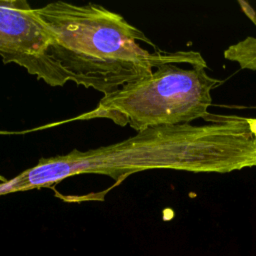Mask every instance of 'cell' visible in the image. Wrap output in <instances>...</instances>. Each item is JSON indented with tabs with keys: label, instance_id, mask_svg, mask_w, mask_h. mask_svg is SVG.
Here are the masks:
<instances>
[{
	"label": "cell",
	"instance_id": "6da1fadb",
	"mask_svg": "<svg viewBox=\"0 0 256 256\" xmlns=\"http://www.w3.org/2000/svg\"><path fill=\"white\" fill-rule=\"evenodd\" d=\"M51 36L47 55L68 81L110 95L165 64L207 68L199 52H150L156 46L125 18L101 5L56 1L35 9Z\"/></svg>",
	"mask_w": 256,
	"mask_h": 256
},
{
	"label": "cell",
	"instance_id": "7a4b0ae2",
	"mask_svg": "<svg viewBox=\"0 0 256 256\" xmlns=\"http://www.w3.org/2000/svg\"><path fill=\"white\" fill-rule=\"evenodd\" d=\"M221 83L203 67L184 69L165 64L150 75L103 96L92 111L77 119L107 118L121 126L129 125L137 132L185 124L198 118L209 121L211 90Z\"/></svg>",
	"mask_w": 256,
	"mask_h": 256
},
{
	"label": "cell",
	"instance_id": "3957f363",
	"mask_svg": "<svg viewBox=\"0 0 256 256\" xmlns=\"http://www.w3.org/2000/svg\"><path fill=\"white\" fill-rule=\"evenodd\" d=\"M174 167L172 126L162 125L137 132L135 136L109 146L42 158L36 166L0 183V196L46 187L77 174L107 175L118 185L137 172L174 170Z\"/></svg>",
	"mask_w": 256,
	"mask_h": 256
},
{
	"label": "cell",
	"instance_id": "277c9868",
	"mask_svg": "<svg viewBox=\"0 0 256 256\" xmlns=\"http://www.w3.org/2000/svg\"><path fill=\"white\" fill-rule=\"evenodd\" d=\"M49 31L25 0H0V57L52 87L68 80L47 55Z\"/></svg>",
	"mask_w": 256,
	"mask_h": 256
},
{
	"label": "cell",
	"instance_id": "5b68a950",
	"mask_svg": "<svg viewBox=\"0 0 256 256\" xmlns=\"http://www.w3.org/2000/svg\"><path fill=\"white\" fill-rule=\"evenodd\" d=\"M227 60L236 62L242 69L256 71V37H247L224 51Z\"/></svg>",
	"mask_w": 256,
	"mask_h": 256
},
{
	"label": "cell",
	"instance_id": "8992f818",
	"mask_svg": "<svg viewBox=\"0 0 256 256\" xmlns=\"http://www.w3.org/2000/svg\"><path fill=\"white\" fill-rule=\"evenodd\" d=\"M238 4L240 5V8L242 9L243 13L256 26V11L254 10V8L248 2H246L244 0H238Z\"/></svg>",
	"mask_w": 256,
	"mask_h": 256
},
{
	"label": "cell",
	"instance_id": "52a82bcc",
	"mask_svg": "<svg viewBox=\"0 0 256 256\" xmlns=\"http://www.w3.org/2000/svg\"><path fill=\"white\" fill-rule=\"evenodd\" d=\"M0 181H2V182H4V181H5V179H4V177H1V176H0Z\"/></svg>",
	"mask_w": 256,
	"mask_h": 256
}]
</instances>
